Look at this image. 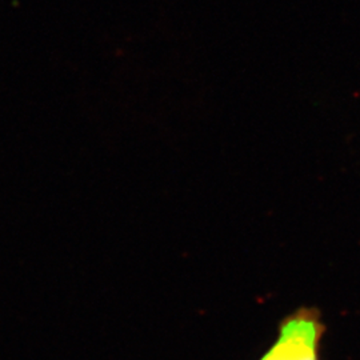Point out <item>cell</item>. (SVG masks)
Listing matches in <instances>:
<instances>
[{"instance_id":"6da1fadb","label":"cell","mask_w":360,"mask_h":360,"mask_svg":"<svg viewBox=\"0 0 360 360\" xmlns=\"http://www.w3.org/2000/svg\"><path fill=\"white\" fill-rule=\"evenodd\" d=\"M324 331L318 309H299L281 323L276 340L260 360H321Z\"/></svg>"}]
</instances>
